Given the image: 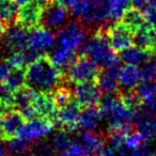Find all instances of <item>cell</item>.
Segmentation results:
<instances>
[{"label":"cell","mask_w":156,"mask_h":156,"mask_svg":"<svg viewBox=\"0 0 156 156\" xmlns=\"http://www.w3.org/2000/svg\"><path fill=\"white\" fill-rule=\"evenodd\" d=\"M26 78L28 88L37 93H52L62 83L61 71L44 56L28 65Z\"/></svg>","instance_id":"obj_1"},{"label":"cell","mask_w":156,"mask_h":156,"mask_svg":"<svg viewBox=\"0 0 156 156\" xmlns=\"http://www.w3.org/2000/svg\"><path fill=\"white\" fill-rule=\"evenodd\" d=\"M80 52L102 69L119 65V58L103 27L96 29V32L86 40L80 47Z\"/></svg>","instance_id":"obj_2"},{"label":"cell","mask_w":156,"mask_h":156,"mask_svg":"<svg viewBox=\"0 0 156 156\" xmlns=\"http://www.w3.org/2000/svg\"><path fill=\"white\" fill-rule=\"evenodd\" d=\"M87 40V30L81 23L76 20L67 22L59 31H57L56 43L67 49L76 50L80 48Z\"/></svg>","instance_id":"obj_3"},{"label":"cell","mask_w":156,"mask_h":156,"mask_svg":"<svg viewBox=\"0 0 156 156\" xmlns=\"http://www.w3.org/2000/svg\"><path fill=\"white\" fill-rule=\"evenodd\" d=\"M100 71V66H98L91 59L83 56L81 58H77L65 74L71 83H83L98 79Z\"/></svg>","instance_id":"obj_4"},{"label":"cell","mask_w":156,"mask_h":156,"mask_svg":"<svg viewBox=\"0 0 156 156\" xmlns=\"http://www.w3.org/2000/svg\"><path fill=\"white\" fill-rule=\"evenodd\" d=\"M134 123L145 140L156 138V107L142 104L136 111Z\"/></svg>","instance_id":"obj_5"},{"label":"cell","mask_w":156,"mask_h":156,"mask_svg":"<svg viewBox=\"0 0 156 156\" xmlns=\"http://www.w3.org/2000/svg\"><path fill=\"white\" fill-rule=\"evenodd\" d=\"M108 0H86L85 10L79 18L86 28H101L107 17Z\"/></svg>","instance_id":"obj_6"},{"label":"cell","mask_w":156,"mask_h":156,"mask_svg":"<svg viewBox=\"0 0 156 156\" xmlns=\"http://www.w3.org/2000/svg\"><path fill=\"white\" fill-rule=\"evenodd\" d=\"M67 9L56 1H50L43 8L41 14V25L50 31H59L67 23Z\"/></svg>","instance_id":"obj_7"},{"label":"cell","mask_w":156,"mask_h":156,"mask_svg":"<svg viewBox=\"0 0 156 156\" xmlns=\"http://www.w3.org/2000/svg\"><path fill=\"white\" fill-rule=\"evenodd\" d=\"M3 45L8 54L23 51L29 47V29L20 24L10 25L3 34Z\"/></svg>","instance_id":"obj_8"},{"label":"cell","mask_w":156,"mask_h":156,"mask_svg":"<svg viewBox=\"0 0 156 156\" xmlns=\"http://www.w3.org/2000/svg\"><path fill=\"white\" fill-rule=\"evenodd\" d=\"M52 129L51 121L43 118H34L24 124L17 137L29 143L40 142L42 139L50 134Z\"/></svg>","instance_id":"obj_9"},{"label":"cell","mask_w":156,"mask_h":156,"mask_svg":"<svg viewBox=\"0 0 156 156\" xmlns=\"http://www.w3.org/2000/svg\"><path fill=\"white\" fill-rule=\"evenodd\" d=\"M109 41L115 51H122L134 44V32L123 22H117L106 30Z\"/></svg>","instance_id":"obj_10"},{"label":"cell","mask_w":156,"mask_h":156,"mask_svg":"<svg viewBox=\"0 0 156 156\" xmlns=\"http://www.w3.org/2000/svg\"><path fill=\"white\" fill-rule=\"evenodd\" d=\"M56 43V37L52 31L43 27L33 28L29 37V48L37 52L40 57H43L48 49H51Z\"/></svg>","instance_id":"obj_11"},{"label":"cell","mask_w":156,"mask_h":156,"mask_svg":"<svg viewBox=\"0 0 156 156\" xmlns=\"http://www.w3.org/2000/svg\"><path fill=\"white\" fill-rule=\"evenodd\" d=\"M74 100L83 107L95 106L101 101V90L93 81L77 83L74 88Z\"/></svg>","instance_id":"obj_12"},{"label":"cell","mask_w":156,"mask_h":156,"mask_svg":"<svg viewBox=\"0 0 156 156\" xmlns=\"http://www.w3.org/2000/svg\"><path fill=\"white\" fill-rule=\"evenodd\" d=\"M32 107L37 117L49 121H57L59 107L51 93H37L33 100Z\"/></svg>","instance_id":"obj_13"},{"label":"cell","mask_w":156,"mask_h":156,"mask_svg":"<svg viewBox=\"0 0 156 156\" xmlns=\"http://www.w3.org/2000/svg\"><path fill=\"white\" fill-rule=\"evenodd\" d=\"M80 107L81 106L75 100L71 98L67 103L59 107L57 122L69 129H75L79 125L80 121Z\"/></svg>","instance_id":"obj_14"},{"label":"cell","mask_w":156,"mask_h":156,"mask_svg":"<svg viewBox=\"0 0 156 156\" xmlns=\"http://www.w3.org/2000/svg\"><path fill=\"white\" fill-rule=\"evenodd\" d=\"M119 65L115 66L105 67L100 71L98 76V86L100 88L101 92L103 94H115L119 91V80H118V75H119Z\"/></svg>","instance_id":"obj_15"},{"label":"cell","mask_w":156,"mask_h":156,"mask_svg":"<svg viewBox=\"0 0 156 156\" xmlns=\"http://www.w3.org/2000/svg\"><path fill=\"white\" fill-rule=\"evenodd\" d=\"M118 80H119L120 89H122L124 92L133 91L135 88L140 85V83H142L139 66L124 64V66L120 67L119 69Z\"/></svg>","instance_id":"obj_16"},{"label":"cell","mask_w":156,"mask_h":156,"mask_svg":"<svg viewBox=\"0 0 156 156\" xmlns=\"http://www.w3.org/2000/svg\"><path fill=\"white\" fill-rule=\"evenodd\" d=\"M48 58L61 72L66 73L67 69L77 60V54H76V50L67 49L55 44L54 47L50 49Z\"/></svg>","instance_id":"obj_17"},{"label":"cell","mask_w":156,"mask_h":156,"mask_svg":"<svg viewBox=\"0 0 156 156\" xmlns=\"http://www.w3.org/2000/svg\"><path fill=\"white\" fill-rule=\"evenodd\" d=\"M42 8L39 5L34 2L28 3V5L20 7V12H18V24L23 25L24 27L28 29L37 28L41 25V14Z\"/></svg>","instance_id":"obj_18"},{"label":"cell","mask_w":156,"mask_h":156,"mask_svg":"<svg viewBox=\"0 0 156 156\" xmlns=\"http://www.w3.org/2000/svg\"><path fill=\"white\" fill-rule=\"evenodd\" d=\"M154 56H155V50H147L135 45L120 51L119 59L124 64H132L139 66L147 62V60L152 59Z\"/></svg>","instance_id":"obj_19"},{"label":"cell","mask_w":156,"mask_h":156,"mask_svg":"<svg viewBox=\"0 0 156 156\" xmlns=\"http://www.w3.org/2000/svg\"><path fill=\"white\" fill-rule=\"evenodd\" d=\"M25 118L18 110L8 111L3 115L2 136L7 139L16 137L25 124Z\"/></svg>","instance_id":"obj_20"},{"label":"cell","mask_w":156,"mask_h":156,"mask_svg":"<svg viewBox=\"0 0 156 156\" xmlns=\"http://www.w3.org/2000/svg\"><path fill=\"white\" fill-rule=\"evenodd\" d=\"M102 118L103 115L100 111V108H98L95 106L85 107V109L81 111L79 125L85 130L93 132L98 127Z\"/></svg>","instance_id":"obj_21"},{"label":"cell","mask_w":156,"mask_h":156,"mask_svg":"<svg viewBox=\"0 0 156 156\" xmlns=\"http://www.w3.org/2000/svg\"><path fill=\"white\" fill-rule=\"evenodd\" d=\"M154 29L149 24L136 29L134 31V44L136 46L147 50L154 49Z\"/></svg>","instance_id":"obj_22"},{"label":"cell","mask_w":156,"mask_h":156,"mask_svg":"<svg viewBox=\"0 0 156 156\" xmlns=\"http://www.w3.org/2000/svg\"><path fill=\"white\" fill-rule=\"evenodd\" d=\"M35 95H37V92L30 88H22L18 91L14 92L12 95V107L22 112L32 107Z\"/></svg>","instance_id":"obj_23"},{"label":"cell","mask_w":156,"mask_h":156,"mask_svg":"<svg viewBox=\"0 0 156 156\" xmlns=\"http://www.w3.org/2000/svg\"><path fill=\"white\" fill-rule=\"evenodd\" d=\"M79 140L81 141L83 145L85 147L88 156H98L100 151L104 147L101 137L95 133L91 132V130H85L80 135Z\"/></svg>","instance_id":"obj_24"},{"label":"cell","mask_w":156,"mask_h":156,"mask_svg":"<svg viewBox=\"0 0 156 156\" xmlns=\"http://www.w3.org/2000/svg\"><path fill=\"white\" fill-rule=\"evenodd\" d=\"M130 3H132L130 0H108L107 1V17L109 22L117 23L123 20Z\"/></svg>","instance_id":"obj_25"},{"label":"cell","mask_w":156,"mask_h":156,"mask_svg":"<svg viewBox=\"0 0 156 156\" xmlns=\"http://www.w3.org/2000/svg\"><path fill=\"white\" fill-rule=\"evenodd\" d=\"M18 5L15 0H0V20L5 25H13L18 18Z\"/></svg>","instance_id":"obj_26"},{"label":"cell","mask_w":156,"mask_h":156,"mask_svg":"<svg viewBox=\"0 0 156 156\" xmlns=\"http://www.w3.org/2000/svg\"><path fill=\"white\" fill-rule=\"evenodd\" d=\"M137 94L143 104L156 107V81H142L137 87Z\"/></svg>","instance_id":"obj_27"},{"label":"cell","mask_w":156,"mask_h":156,"mask_svg":"<svg viewBox=\"0 0 156 156\" xmlns=\"http://www.w3.org/2000/svg\"><path fill=\"white\" fill-rule=\"evenodd\" d=\"M26 80V71L24 69H12L9 77L5 81V87L11 93H14V92L24 88Z\"/></svg>","instance_id":"obj_28"},{"label":"cell","mask_w":156,"mask_h":156,"mask_svg":"<svg viewBox=\"0 0 156 156\" xmlns=\"http://www.w3.org/2000/svg\"><path fill=\"white\" fill-rule=\"evenodd\" d=\"M123 23L132 29L133 32L136 29L140 28V27L144 26L145 24H147L144 12H142L140 9L135 7L132 8V9H128L126 11L125 15L123 17Z\"/></svg>","instance_id":"obj_29"},{"label":"cell","mask_w":156,"mask_h":156,"mask_svg":"<svg viewBox=\"0 0 156 156\" xmlns=\"http://www.w3.org/2000/svg\"><path fill=\"white\" fill-rule=\"evenodd\" d=\"M59 156H88L87 151L80 140L72 137L71 140L62 147L57 150Z\"/></svg>","instance_id":"obj_30"},{"label":"cell","mask_w":156,"mask_h":156,"mask_svg":"<svg viewBox=\"0 0 156 156\" xmlns=\"http://www.w3.org/2000/svg\"><path fill=\"white\" fill-rule=\"evenodd\" d=\"M140 69L141 80L142 81H152L156 78V50L155 56L152 59L147 60L143 64L139 65Z\"/></svg>","instance_id":"obj_31"},{"label":"cell","mask_w":156,"mask_h":156,"mask_svg":"<svg viewBox=\"0 0 156 156\" xmlns=\"http://www.w3.org/2000/svg\"><path fill=\"white\" fill-rule=\"evenodd\" d=\"M145 139L141 136L139 132H128L123 137V144L122 147L118 151L119 153L121 150H135L144 141Z\"/></svg>","instance_id":"obj_32"},{"label":"cell","mask_w":156,"mask_h":156,"mask_svg":"<svg viewBox=\"0 0 156 156\" xmlns=\"http://www.w3.org/2000/svg\"><path fill=\"white\" fill-rule=\"evenodd\" d=\"M29 144L30 143L27 142L26 140L20 138V137H13V138L9 139V142L7 144V151L10 154H24L29 152Z\"/></svg>","instance_id":"obj_33"},{"label":"cell","mask_w":156,"mask_h":156,"mask_svg":"<svg viewBox=\"0 0 156 156\" xmlns=\"http://www.w3.org/2000/svg\"><path fill=\"white\" fill-rule=\"evenodd\" d=\"M32 156H59L56 147L51 142H44L40 141L31 150Z\"/></svg>","instance_id":"obj_34"},{"label":"cell","mask_w":156,"mask_h":156,"mask_svg":"<svg viewBox=\"0 0 156 156\" xmlns=\"http://www.w3.org/2000/svg\"><path fill=\"white\" fill-rule=\"evenodd\" d=\"M147 22L154 30H156V5H149L145 9H143Z\"/></svg>","instance_id":"obj_35"},{"label":"cell","mask_w":156,"mask_h":156,"mask_svg":"<svg viewBox=\"0 0 156 156\" xmlns=\"http://www.w3.org/2000/svg\"><path fill=\"white\" fill-rule=\"evenodd\" d=\"M12 69L11 64L8 60H1L0 61V83H5L7 78L9 77Z\"/></svg>","instance_id":"obj_36"},{"label":"cell","mask_w":156,"mask_h":156,"mask_svg":"<svg viewBox=\"0 0 156 156\" xmlns=\"http://www.w3.org/2000/svg\"><path fill=\"white\" fill-rule=\"evenodd\" d=\"M98 156H119V153H118L117 150H115L112 147H110L109 144L104 145L102 147V150L100 151V154Z\"/></svg>","instance_id":"obj_37"},{"label":"cell","mask_w":156,"mask_h":156,"mask_svg":"<svg viewBox=\"0 0 156 156\" xmlns=\"http://www.w3.org/2000/svg\"><path fill=\"white\" fill-rule=\"evenodd\" d=\"M132 5L138 9H145L150 5V0H130Z\"/></svg>","instance_id":"obj_38"},{"label":"cell","mask_w":156,"mask_h":156,"mask_svg":"<svg viewBox=\"0 0 156 156\" xmlns=\"http://www.w3.org/2000/svg\"><path fill=\"white\" fill-rule=\"evenodd\" d=\"M54 1L60 3L61 5H63V7H65L67 10H69L77 1H79V0H54Z\"/></svg>","instance_id":"obj_39"},{"label":"cell","mask_w":156,"mask_h":156,"mask_svg":"<svg viewBox=\"0 0 156 156\" xmlns=\"http://www.w3.org/2000/svg\"><path fill=\"white\" fill-rule=\"evenodd\" d=\"M15 2L18 5V7H24V5L32 2V0H15Z\"/></svg>","instance_id":"obj_40"},{"label":"cell","mask_w":156,"mask_h":156,"mask_svg":"<svg viewBox=\"0 0 156 156\" xmlns=\"http://www.w3.org/2000/svg\"><path fill=\"white\" fill-rule=\"evenodd\" d=\"M5 32V25L0 20V37H3Z\"/></svg>","instance_id":"obj_41"},{"label":"cell","mask_w":156,"mask_h":156,"mask_svg":"<svg viewBox=\"0 0 156 156\" xmlns=\"http://www.w3.org/2000/svg\"><path fill=\"white\" fill-rule=\"evenodd\" d=\"M5 152H7V147H3V144L0 142V156H5Z\"/></svg>","instance_id":"obj_42"},{"label":"cell","mask_w":156,"mask_h":156,"mask_svg":"<svg viewBox=\"0 0 156 156\" xmlns=\"http://www.w3.org/2000/svg\"><path fill=\"white\" fill-rule=\"evenodd\" d=\"M2 124H3V115L2 112L0 111V133L2 132Z\"/></svg>","instance_id":"obj_43"},{"label":"cell","mask_w":156,"mask_h":156,"mask_svg":"<svg viewBox=\"0 0 156 156\" xmlns=\"http://www.w3.org/2000/svg\"><path fill=\"white\" fill-rule=\"evenodd\" d=\"M10 156H32V155H31V152H27V153L16 154V155H14V154H10Z\"/></svg>","instance_id":"obj_44"},{"label":"cell","mask_w":156,"mask_h":156,"mask_svg":"<svg viewBox=\"0 0 156 156\" xmlns=\"http://www.w3.org/2000/svg\"><path fill=\"white\" fill-rule=\"evenodd\" d=\"M154 49L156 50V33H155V37H154Z\"/></svg>","instance_id":"obj_45"},{"label":"cell","mask_w":156,"mask_h":156,"mask_svg":"<svg viewBox=\"0 0 156 156\" xmlns=\"http://www.w3.org/2000/svg\"><path fill=\"white\" fill-rule=\"evenodd\" d=\"M153 156H156V147H154V154H153Z\"/></svg>","instance_id":"obj_46"}]
</instances>
